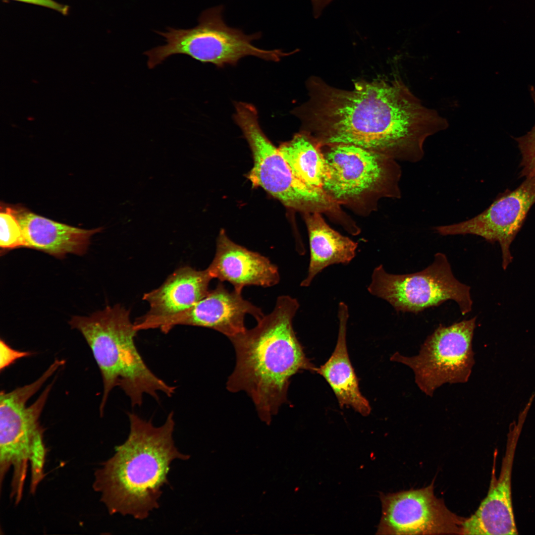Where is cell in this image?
Segmentation results:
<instances>
[{
    "label": "cell",
    "mask_w": 535,
    "mask_h": 535,
    "mask_svg": "<svg viewBox=\"0 0 535 535\" xmlns=\"http://www.w3.org/2000/svg\"><path fill=\"white\" fill-rule=\"evenodd\" d=\"M20 225L25 247L62 259L68 254L82 255L92 236L103 228L84 229L51 220L24 207L14 206Z\"/></svg>",
    "instance_id": "9a60e30c"
},
{
    "label": "cell",
    "mask_w": 535,
    "mask_h": 535,
    "mask_svg": "<svg viewBox=\"0 0 535 535\" xmlns=\"http://www.w3.org/2000/svg\"><path fill=\"white\" fill-rule=\"evenodd\" d=\"M305 214L310 255L308 274L300 286L306 287L326 267L349 264L355 257L358 244L331 228L320 213Z\"/></svg>",
    "instance_id": "d6986e66"
},
{
    "label": "cell",
    "mask_w": 535,
    "mask_h": 535,
    "mask_svg": "<svg viewBox=\"0 0 535 535\" xmlns=\"http://www.w3.org/2000/svg\"><path fill=\"white\" fill-rule=\"evenodd\" d=\"M213 278L208 268L198 270L189 266L175 270L159 288L145 294L149 311L137 319L144 322L172 316L192 307L208 293Z\"/></svg>",
    "instance_id": "2e32d148"
},
{
    "label": "cell",
    "mask_w": 535,
    "mask_h": 535,
    "mask_svg": "<svg viewBox=\"0 0 535 535\" xmlns=\"http://www.w3.org/2000/svg\"><path fill=\"white\" fill-rule=\"evenodd\" d=\"M299 307L288 295L277 298L273 311L254 328L229 338L236 365L226 383L231 392L245 391L260 419L269 424L287 401L290 378L301 370L315 371L292 325Z\"/></svg>",
    "instance_id": "7a4b0ae2"
},
{
    "label": "cell",
    "mask_w": 535,
    "mask_h": 535,
    "mask_svg": "<svg viewBox=\"0 0 535 535\" xmlns=\"http://www.w3.org/2000/svg\"><path fill=\"white\" fill-rule=\"evenodd\" d=\"M52 388L47 385L37 400L27 406L36 393L27 384L0 395V483L9 471L12 470L10 495L23 496L27 474L31 473L30 490L36 491L45 477L47 453L44 429L40 418Z\"/></svg>",
    "instance_id": "5b68a950"
},
{
    "label": "cell",
    "mask_w": 535,
    "mask_h": 535,
    "mask_svg": "<svg viewBox=\"0 0 535 535\" xmlns=\"http://www.w3.org/2000/svg\"><path fill=\"white\" fill-rule=\"evenodd\" d=\"M321 144L302 132L278 149L297 178L309 186L322 189L329 172Z\"/></svg>",
    "instance_id": "ffe728a7"
},
{
    "label": "cell",
    "mask_w": 535,
    "mask_h": 535,
    "mask_svg": "<svg viewBox=\"0 0 535 535\" xmlns=\"http://www.w3.org/2000/svg\"><path fill=\"white\" fill-rule=\"evenodd\" d=\"M338 318L339 330L334 350L328 360L320 367L315 368V371L328 382L341 406H349L366 416L371 408L359 390L358 381L347 352L346 330L349 311L343 302L338 305Z\"/></svg>",
    "instance_id": "ac0fdd59"
},
{
    "label": "cell",
    "mask_w": 535,
    "mask_h": 535,
    "mask_svg": "<svg viewBox=\"0 0 535 535\" xmlns=\"http://www.w3.org/2000/svg\"><path fill=\"white\" fill-rule=\"evenodd\" d=\"M311 88L309 103L294 113L325 144H353L417 162L424 156L426 140L448 127L400 80L359 82L350 91L313 82Z\"/></svg>",
    "instance_id": "6da1fadb"
},
{
    "label": "cell",
    "mask_w": 535,
    "mask_h": 535,
    "mask_svg": "<svg viewBox=\"0 0 535 535\" xmlns=\"http://www.w3.org/2000/svg\"><path fill=\"white\" fill-rule=\"evenodd\" d=\"M30 4L44 6L56 10L63 15H67L69 6L59 3L53 0H13Z\"/></svg>",
    "instance_id": "cb8c5ba5"
},
{
    "label": "cell",
    "mask_w": 535,
    "mask_h": 535,
    "mask_svg": "<svg viewBox=\"0 0 535 535\" xmlns=\"http://www.w3.org/2000/svg\"><path fill=\"white\" fill-rule=\"evenodd\" d=\"M235 122L241 129L252 153L253 166L248 178L289 208L306 213L333 212L338 204L322 188L309 186L292 172L287 162L261 129L256 107L235 103Z\"/></svg>",
    "instance_id": "52a82bcc"
},
{
    "label": "cell",
    "mask_w": 535,
    "mask_h": 535,
    "mask_svg": "<svg viewBox=\"0 0 535 535\" xmlns=\"http://www.w3.org/2000/svg\"><path fill=\"white\" fill-rule=\"evenodd\" d=\"M207 268L213 278L229 282L241 292L246 286L271 287L280 279L277 267L268 258L234 243L224 230L219 233L215 255Z\"/></svg>",
    "instance_id": "5bb4252c"
},
{
    "label": "cell",
    "mask_w": 535,
    "mask_h": 535,
    "mask_svg": "<svg viewBox=\"0 0 535 535\" xmlns=\"http://www.w3.org/2000/svg\"><path fill=\"white\" fill-rule=\"evenodd\" d=\"M433 482L420 489L380 495L377 535L463 534L466 518L449 510L434 493Z\"/></svg>",
    "instance_id": "8fae6325"
},
{
    "label": "cell",
    "mask_w": 535,
    "mask_h": 535,
    "mask_svg": "<svg viewBox=\"0 0 535 535\" xmlns=\"http://www.w3.org/2000/svg\"><path fill=\"white\" fill-rule=\"evenodd\" d=\"M327 145L322 152L329 176L322 189L335 201L357 198L376 188L385 196L401 197V170L395 160L353 144Z\"/></svg>",
    "instance_id": "30bf717a"
},
{
    "label": "cell",
    "mask_w": 535,
    "mask_h": 535,
    "mask_svg": "<svg viewBox=\"0 0 535 535\" xmlns=\"http://www.w3.org/2000/svg\"><path fill=\"white\" fill-rule=\"evenodd\" d=\"M1 203L0 212V247L1 252L25 247L22 229L14 206Z\"/></svg>",
    "instance_id": "44dd1931"
},
{
    "label": "cell",
    "mask_w": 535,
    "mask_h": 535,
    "mask_svg": "<svg viewBox=\"0 0 535 535\" xmlns=\"http://www.w3.org/2000/svg\"><path fill=\"white\" fill-rule=\"evenodd\" d=\"M513 443L507 452L501 475L492 480L486 497L474 514L465 519L462 535H517L511 497Z\"/></svg>",
    "instance_id": "e0dca14e"
},
{
    "label": "cell",
    "mask_w": 535,
    "mask_h": 535,
    "mask_svg": "<svg viewBox=\"0 0 535 535\" xmlns=\"http://www.w3.org/2000/svg\"><path fill=\"white\" fill-rule=\"evenodd\" d=\"M129 314V311L116 305L89 316L73 317L69 322L85 338L100 371L103 384L101 416L115 387L124 391L132 407L141 406L145 394L158 400V392L171 397L176 389L157 376L144 362L135 343L137 331Z\"/></svg>",
    "instance_id": "277c9868"
},
{
    "label": "cell",
    "mask_w": 535,
    "mask_h": 535,
    "mask_svg": "<svg viewBox=\"0 0 535 535\" xmlns=\"http://www.w3.org/2000/svg\"><path fill=\"white\" fill-rule=\"evenodd\" d=\"M130 431L114 454L94 474L93 487L110 515L119 513L143 520L159 507L161 488L168 483L167 475L175 459L190 456L175 446L173 412L164 423L155 426L134 413H128Z\"/></svg>",
    "instance_id": "3957f363"
},
{
    "label": "cell",
    "mask_w": 535,
    "mask_h": 535,
    "mask_svg": "<svg viewBox=\"0 0 535 535\" xmlns=\"http://www.w3.org/2000/svg\"><path fill=\"white\" fill-rule=\"evenodd\" d=\"M313 16L319 18L325 8L334 0H310Z\"/></svg>",
    "instance_id": "d4e9b609"
},
{
    "label": "cell",
    "mask_w": 535,
    "mask_h": 535,
    "mask_svg": "<svg viewBox=\"0 0 535 535\" xmlns=\"http://www.w3.org/2000/svg\"><path fill=\"white\" fill-rule=\"evenodd\" d=\"M33 353L21 351L10 347L4 340L0 341V370L2 371L13 363L16 360L31 356Z\"/></svg>",
    "instance_id": "603a6c76"
},
{
    "label": "cell",
    "mask_w": 535,
    "mask_h": 535,
    "mask_svg": "<svg viewBox=\"0 0 535 535\" xmlns=\"http://www.w3.org/2000/svg\"><path fill=\"white\" fill-rule=\"evenodd\" d=\"M477 317L455 322L440 324L421 346L418 355L404 356L399 353L391 357L413 371L420 390L431 397L442 385L468 381L475 364L472 340Z\"/></svg>",
    "instance_id": "9c48e42d"
},
{
    "label": "cell",
    "mask_w": 535,
    "mask_h": 535,
    "mask_svg": "<svg viewBox=\"0 0 535 535\" xmlns=\"http://www.w3.org/2000/svg\"><path fill=\"white\" fill-rule=\"evenodd\" d=\"M223 11L221 5L206 9L200 15L198 24L190 29L168 28L165 32H157L166 43L144 53L148 57V67L153 68L176 54L223 67L235 65L247 56L276 62L295 52L285 53L280 49L267 50L254 46L252 41L260 39L262 33L247 35L241 29L228 26L223 19Z\"/></svg>",
    "instance_id": "8992f818"
},
{
    "label": "cell",
    "mask_w": 535,
    "mask_h": 535,
    "mask_svg": "<svg viewBox=\"0 0 535 535\" xmlns=\"http://www.w3.org/2000/svg\"><path fill=\"white\" fill-rule=\"evenodd\" d=\"M241 291L227 289L219 282L207 295L189 309L176 314L148 321L147 329L159 328L167 333L178 325L207 327L229 338L244 331L247 314L257 321L264 316L261 309L245 300Z\"/></svg>",
    "instance_id": "4fadbf2b"
},
{
    "label": "cell",
    "mask_w": 535,
    "mask_h": 535,
    "mask_svg": "<svg viewBox=\"0 0 535 535\" xmlns=\"http://www.w3.org/2000/svg\"><path fill=\"white\" fill-rule=\"evenodd\" d=\"M535 203V179L525 180L513 190L500 194L484 211L466 220L433 227L442 236L471 234L491 243L498 242L502 251V267L512 262L510 246Z\"/></svg>",
    "instance_id": "7c38bea8"
},
{
    "label": "cell",
    "mask_w": 535,
    "mask_h": 535,
    "mask_svg": "<svg viewBox=\"0 0 535 535\" xmlns=\"http://www.w3.org/2000/svg\"><path fill=\"white\" fill-rule=\"evenodd\" d=\"M531 92L535 105V90L533 87L531 88ZM515 140L522 156L521 175L535 179V124L530 131Z\"/></svg>",
    "instance_id": "7402d4cb"
},
{
    "label": "cell",
    "mask_w": 535,
    "mask_h": 535,
    "mask_svg": "<svg viewBox=\"0 0 535 535\" xmlns=\"http://www.w3.org/2000/svg\"><path fill=\"white\" fill-rule=\"evenodd\" d=\"M367 289L397 313L417 314L449 300L457 303L463 315L472 309L470 287L455 278L446 256L441 253L434 255L431 265L415 273L391 274L379 265L374 269Z\"/></svg>",
    "instance_id": "ba28073f"
}]
</instances>
